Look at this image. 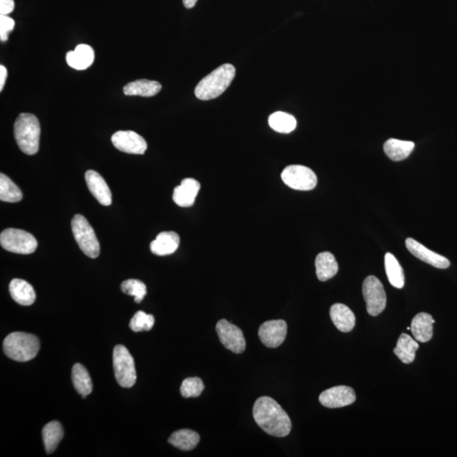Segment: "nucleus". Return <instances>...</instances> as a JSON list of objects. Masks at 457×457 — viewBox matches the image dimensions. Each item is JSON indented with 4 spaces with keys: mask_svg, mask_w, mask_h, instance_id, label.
Returning <instances> with one entry per match:
<instances>
[{
    "mask_svg": "<svg viewBox=\"0 0 457 457\" xmlns=\"http://www.w3.org/2000/svg\"><path fill=\"white\" fill-rule=\"evenodd\" d=\"M356 401V393L353 388L345 386L332 387L323 391L320 396L322 405L328 408H339L352 405Z\"/></svg>",
    "mask_w": 457,
    "mask_h": 457,
    "instance_id": "obj_13",
    "label": "nucleus"
},
{
    "mask_svg": "<svg viewBox=\"0 0 457 457\" xmlns=\"http://www.w3.org/2000/svg\"><path fill=\"white\" fill-rule=\"evenodd\" d=\"M385 266L387 277H388L391 286L397 289L403 288L405 285L403 269L390 252H387L385 256Z\"/></svg>",
    "mask_w": 457,
    "mask_h": 457,
    "instance_id": "obj_29",
    "label": "nucleus"
},
{
    "mask_svg": "<svg viewBox=\"0 0 457 457\" xmlns=\"http://www.w3.org/2000/svg\"><path fill=\"white\" fill-rule=\"evenodd\" d=\"M23 197L20 188L5 175H0V200L6 203H18Z\"/></svg>",
    "mask_w": 457,
    "mask_h": 457,
    "instance_id": "obj_31",
    "label": "nucleus"
},
{
    "mask_svg": "<svg viewBox=\"0 0 457 457\" xmlns=\"http://www.w3.org/2000/svg\"><path fill=\"white\" fill-rule=\"evenodd\" d=\"M254 418L258 425L274 437H286L291 430V421L278 402L268 397L258 398L254 407Z\"/></svg>",
    "mask_w": 457,
    "mask_h": 457,
    "instance_id": "obj_1",
    "label": "nucleus"
},
{
    "mask_svg": "<svg viewBox=\"0 0 457 457\" xmlns=\"http://www.w3.org/2000/svg\"><path fill=\"white\" fill-rule=\"evenodd\" d=\"M434 322L433 317L427 313H420L413 317L411 331L416 341L424 343L432 339Z\"/></svg>",
    "mask_w": 457,
    "mask_h": 457,
    "instance_id": "obj_19",
    "label": "nucleus"
},
{
    "mask_svg": "<svg viewBox=\"0 0 457 457\" xmlns=\"http://www.w3.org/2000/svg\"><path fill=\"white\" fill-rule=\"evenodd\" d=\"M42 434L46 452L47 454H51L56 451L64 437L63 427L60 423L52 421L43 427Z\"/></svg>",
    "mask_w": 457,
    "mask_h": 457,
    "instance_id": "obj_26",
    "label": "nucleus"
},
{
    "mask_svg": "<svg viewBox=\"0 0 457 457\" xmlns=\"http://www.w3.org/2000/svg\"><path fill=\"white\" fill-rule=\"evenodd\" d=\"M236 76V68L232 64L222 65L212 71L195 89V95L200 100H214L224 93Z\"/></svg>",
    "mask_w": 457,
    "mask_h": 457,
    "instance_id": "obj_2",
    "label": "nucleus"
},
{
    "mask_svg": "<svg viewBox=\"0 0 457 457\" xmlns=\"http://www.w3.org/2000/svg\"><path fill=\"white\" fill-rule=\"evenodd\" d=\"M216 331L219 341L225 348L236 354L243 353L246 349L243 332L236 325L230 323L227 320H221L218 322Z\"/></svg>",
    "mask_w": 457,
    "mask_h": 457,
    "instance_id": "obj_10",
    "label": "nucleus"
},
{
    "mask_svg": "<svg viewBox=\"0 0 457 457\" xmlns=\"http://www.w3.org/2000/svg\"><path fill=\"white\" fill-rule=\"evenodd\" d=\"M94 61L93 47L87 45H79L75 50L69 51L67 54V62L69 67L83 71L91 67Z\"/></svg>",
    "mask_w": 457,
    "mask_h": 457,
    "instance_id": "obj_20",
    "label": "nucleus"
},
{
    "mask_svg": "<svg viewBox=\"0 0 457 457\" xmlns=\"http://www.w3.org/2000/svg\"><path fill=\"white\" fill-rule=\"evenodd\" d=\"M120 287L124 293L134 297L137 303H140L147 295V287L139 280L131 279L124 281Z\"/></svg>",
    "mask_w": 457,
    "mask_h": 457,
    "instance_id": "obj_32",
    "label": "nucleus"
},
{
    "mask_svg": "<svg viewBox=\"0 0 457 457\" xmlns=\"http://www.w3.org/2000/svg\"><path fill=\"white\" fill-rule=\"evenodd\" d=\"M269 125L277 133L288 134L296 129L298 122L293 115L277 111L269 117Z\"/></svg>",
    "mask_w": 457,
    "mask_h": 457,
    "instance_id": "obj_30",
    "label": "nucleus"
},
{
    "mask_svg": "<svg viewBox=\"0 0 457 457\" xmlns=\"http://www.w3.org/2000/svg\"><path fill=\"white\" fill-rule=\"evenodd\" d=\"M14 27V21L7 16H0V40L6 42L9 38V34Z\"/></svg>",
    "mask_w": 457,
    "mask_h": 457,
    "instance_id": "obj_35",
    "label": "nucleus"
},
{
    "mask_svg": "<svg viewBox=\"0 0 457 457\" xmlns=\"http://www.w3.org/2000/svg\"><path fill=\"white\" fill-rule=\"evenodd\" d=\"M14 9V0H0V14L1 16H7L13 12Z\"/></svg>",
    "mask_w": 457,
    "mask_h": 457,
    "instance_id": "obj_36",
    "label": "nucleus"
},
{
    "mask_svg": "<svg viewBox=\"0 0 457 457\" xmlns=\"http://www.w3.org/2000/svg\"><path fill=\"white\" fill-rule=\"evenodd\" d=\"M85 179L91 194L98 202L104 206H109L112 203V193L104 179L98 172L87 170Z\"/></svg>",
    "mask_w": 457,
    "mask_h": 457,
    "instance_id": "obj_15",
    "label": "nucleus"
},
{
    "mask_svg": "<svg viewBox=\"0 0 457 457\" xmlns=\"http://www.w3.org/2000/svg\"><path fill=\"white\" fill-rule=\"evenodd\" d=\"M10 293L14 302L23 306L34 304L36 293L34 287L27 281L14 279L10 283Z\"/></svg>",
    "mask_w": 457,
    "mask_h": 457,
    "instance_id": "obj_21",
    "label": "nucleus"
},
{
    "mask_svg": "<svg viewBox=\"0 0 457 457\" xmlns=\"http://www.w3.org/2000/svg\"><path fill=\"white\" fill-rule=\"evenodd\" d=\"M287 335V324L282 320H269L259 328L258 335L263 345L276 348L285 342Z\"/></svg>",
    "mask_w": 457,
    "mask_h": 457,
    "instance_id": "obj_12",
    "label": "nucleus"
},
{
    "mask_svg": "<svg viewBox=\"0 0 457 457\" xmlns=\"http://www.w3.org/2000/svg\"><path fill=\"white\" fill-rule=\"evenodd\" d=\"M199 434L190 430H178L171 434L169 443L181 451H191L199 443Z\"/></svg>",
    "mask_w": 457,
    "mask_h": 457,
    "instance_id": "obj_28",
    "label": "nucleus"
},
{
    "mask_svg": "<svg viewBox=\"0 0 457 457\" xmlns=\"http://www.w3.org/2000/svg\"><path fill=\"white\" fill-rule=\"evenodd\" d=\"M408 331H411V327H408Z\"/></svg>",
    "mask_w": 457,
    "mask_h": 457,
    "instance_id": "obj_39",
    "label": "nucleus"
},
{
    "mask_svg": "<svg viewBox=\"0 0 457 457\" xmlns=\"http://www.w3.org/2000/svg\"><path fill=\"white\" fill-rule=\"evenodd\" d=\"M7 76H8L7 69L3 67V65H0V91H2L3 89V87H5Z\"/></svg>",
    "mask_w": 457,
    "mask_h": 457,
    "instance_id": "obj_37",
    "label": "nucleus"
},
{
    "mask_svg": "<svg viewBox=\"0 0 457 457\" xmlns=\"http://www.w3.org/2000/svg\"><path fill=\"white\" fill-rule=\"evenodd\" d=\"M0 244L3 249L18 254H34L38 247V241L32 234L14 228L3 230Z\"/></svg>",
    "mask_w": 457,
    "mask_h": 457,
    "instance_id": "obj_7",
    "label": "nucleus"
},
{
    "mask_svg": "<svg viewBox=\"0 0 457 457\" xmlns=\"http://www.w3.org/2000/svg\"><path fill=\"white\" fill-rule=\"evenodd\" d=\"M3 352L14 361H28L38 355L40 342L34 335L24 332H14L5 339Z\"/></svg>",
    "mask_w": 457,
    "mask_h": 457,
    "instance_id": "obj_4",
    "label": "nucleus"
},
{
    "mask_svg": "<svg viewBox=\"0 0 457 457\" xmlns=\"http://www.w3.org/2000/svg\"><path fill=\"white\" fill-rule=\"evenodd\" d=\"M197 0H183V3L186 9H192L196 5Z\"/></svg>",
    "mask_w": 457,
    "mask_h": 457,
    "instance_id": "obj_38",
    "label": "nucleus"
},
{
    "mask_svg": "<svg viewBox=\"0 0 457 457\" xmlns=\"http://www.w3.org/2000/svg\"><path fill=\"white\" fill-rule=\"evenodd\" d=\"M204 385L202 379L199 378H188L182 382L181 393L183 397H197L202 394Z\"/></svg>",
    "mask_w": 457,
    "mask_h": 457,
    "instance_id": "obj_34",
    "label": "nucleus"
},
{
    "mask_svg": "<svg viewBox=\"0 0 457 457\" xmlns=\"http://www.w3.org/2000/svg\"><path fill=\"white\" fill-rule=\"evenodd\" d=\"M112 144L123 153L130 155H144L148 148L147 142L133 131H119L113 135Z\"/></svg>",
    "mask_w": 457,
    "mask_h": 457,
    "instance_id": "obj_11",
    "label": "nucleus"
},
{
    "mask_svg": "<svg viewBox=\"0 0 457 457\" xmlns=\"http://www.w3.org/2000/svg\"><path fill=\"white\" fill-rule=\"evenodd\" d=\"M115 376L117 383L123 388H131L137 380V371L133 356L126 346L118 345L113 353Z\"/></svg>",
    "mask_w": 457,
    "mask_h": 457,
    "instance_id": "obj_6",
    "label": "nucleus"
},
{
    "mask_svg": "<svg viewBox=\"0 0 457 457\" xmlns=\"http://www.w3.org/2000/svg\"><path fill=\"white\" fill-rule=\"evenodd\" d=\"M405 247L413 256L420 260L432 265L437 269H445L449 267V261L447 258L433 251L427 249L423 245L414 239L408 238L405 240Z\"/></svg>",
    "mask_w": 457,
    "mask_h": 457,
    "instance_id": "obj_14",
    "label": "nucleus"
},
{
    "mask_svg": "<svg viewBox=\"0 0 457 457\" xmlns=\"http://www.w3.org/2000/svg\"><path fill=\"white\" fill-rule=\"evenodd\" d=\"M316 274L320 281H327L338 273L339 266L335 256L330 252H321L315 260Z\"/></svg>",
    "mask_w": 457,
    "mask_h": 457,
    "instance_id": "obj_23",
    "label": "nucleus"
},
{
    "mask_svg": "<svg viewBox=\"0 0 457 457\" xmlns=\"http://www.w3.org/2000/svg\"><path fill=\"white\" fill-rule=\"evenodd\" d=\"M363 295L369 315L378 316L386 306V293L381 281L370 276L364 281Z\"/></svg>",
    "mask_w": 457,
    "mask_h": 457,
    "instance_id": "obj_8",
    "label": "nucleus"
},
{
    "mask_svg": "<svg viewBox=\"0 0 457 457\" xmlns=\"http://www.w3.org/2000/svg\"><path fill=\"white\" fill-rule=\"evenodd\" d=\"M414 147V142L390 138L383 144V151L391 160L401 161L411 155Z\"/></svg>",
    "mask_w": 457,
    "mask_h": 457,
    "instance_id": "obj_24",
    "label": "nucleus"
},
{
    "mask_svg": "<svg viewBox=\"0 0 457 457\" xmlns=\"http://www.w3.org/2000/svg\"><path fill=\"white\" fill-rule=\"evenodd\" d=\"M180 236L177 232H161L157 236L156 239L150 244V249L155 255H170L178 249L179 246H180Z\"/></svg>",
    "mask_w": 457,
    "mask_h": 457,
    "instance_id": "obj_17",
    "label": "nucleus"
},
{
    "mask_svg": "<svg viewBox=\"0 0 457 457\" xmlns=\"http://www.w3.org/2000/svg\"><path fill=\"white\" fill-rule=\"evenodd\" d=\"M200 183L194 179L186 178L180 186L175 188L173 200L175 204L182 208L192 207L195 203L196 197L200 191Z\"/></svg>",
    "mask_w": 457,
    "mask_h": 457,
    "instance_id": "obj_16",
    "label": "nucleus"
},
{
    "mask_svg": "<svg viewBox=\"0 0 457 457\" xmlns=\"http://www.w3.org/2000/svg\"><path fill=\"white\" fill-rule=\"evenodd\" d=\"M71 229L83 254L91 258H98L100 254V245L87 219L82 215L76 214L71 221Z\"/></svg>",
    "mask_w": 457,
    "mask_h": 457,
    "instance_id": "obj_5",
    "label": "nucleus"
},
{
    "mask_svg": "<svg viewBox=\"0 0 457 457\" xmlns=\"http://www.w3.org/2000/svg\"><path fill=\"white\" fill-rule=\"evenodd\" d=\"M162 89V86L156 80L142 79L126 84L124 93L127 96L153 97Z\"/></svg>",
    "mask_w": 457,
    "mask_h": 457,
    "instance_id": "obj_22",
    "label": "nucleus"
},
{
    "mask_svg": "<svg viewBox=\"0 0 457 457\" xmlns=\"http://www.w3.org/2000/svg\"><path fill=\"white\" fill-rule=\"evenodd\" d=\"M14 133L17 145L25 155H34L38 152L41 127L34 115L23 113L18 116L14 122Z\"/></svg>",
    "mask_w": 457,
    "mask_h": 457,
    "instance_id": "obj_3",
    "label": "nucleus"
},
{
    "mask_svg": "<svg viewBox=\"0 0 457 457\" xmlns=\"http://www.w3.org/2000/svg\"><path fill=\"white\" fill-rule=\"evenodd\" d=\"M419 348V343L414 341L410 335L401 334L398 339L394 353L405 364L412 363L415 359L416 350Z\"/></svg>",
    "mask_w": 457,
    "mask_h": 457,
    "instance_id": "obj_25",
    "label": "nucleus"
},
{
    "mask_svg": "<svg viewBox=\"0 0 457 457\" xmlns=\"http://www.w3.org/2000/svg\"><path fill=\"white\" fill-rule=\"evenodd\" d=\"M281 179L289 188L298 191H311L317 183V175L310 168L298 164L287 166L281 173Z\"/></svg>",
    "mask_w": 457,
    "mask_h": 457,
    "instance_id": "obj_9",
    "label": "nucleus"
},
{
    "mask_svg": "<svg viewBox=\"0 0 457 457\" xmlns=\"http://www.w3.org/2000/svg\"><path fill=\"white\" fill-rule=\"evenodd\" d=\"M72 381L74 383L76 391L82 394L83 399L89 396L93 390V383L89 372L84 366L76 364L72 368Z\"/></svg>",
    "mask_w": 457,
    "mask_h": 457,
    "instance_id": "obj_27",
    "label": "nucleus"
},
{
    "mask_svg": "<svg viewBox=\"0 0 457 457\" xmlns=\"http://www.w3.org/2000/svg\"><path fill=\"white\" fill-rule=\"evenodd\" d=\"M155 317L142 311H138L130 322V328L134 332L151 331L155 325Z\"/></svg>",
    "mask_w": 457,
    "mask_h": 457,
    "instance_id": "obj_33",
    "label": "nucleus"
},
{
    "mask_svg": "<svg viewBox=\"0 0 457 457\" xmlns=\"http://www.w3.org/2000/svg\"><path fill=\"white\" fill-rule=\"evenodd\" d=\"M331 317L335 326L342 332L352 331L356 324V317L346 305L335 303L331 309Z\"/></svg>",
    "mask_w": 457,
    "mask_h": 457,
    "instance_id": "obj_18",
    "label": "nucleus"
}]
</instances>
